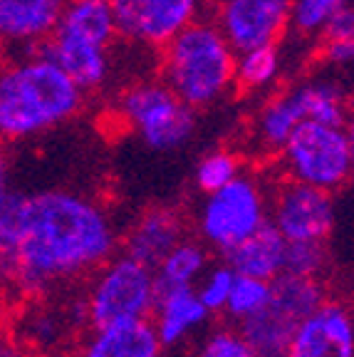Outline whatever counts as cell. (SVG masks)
I'll return each instance as SVG.
<instances>
[{
    "instance_id": "5b68a950",
    "label": "cell",
    "mask_w": 354,
    "mask_h": 357,
    "mask_svg": "<svg viewBox=\"0 0 354 357\" xmlns=\"http://www.w3.org/2000/svg\"><path fill=\"white\" fill-rule=\"evenodd\" d=\"M84 298V315L92 330L151 320L156 303L154 268L132 256H111L94 271Z\"/></svg>"
},
{
    "instance_id": "e575fe53",
    "label": "cell",
    "mask_w": 354,
    "mask_h": 357,
    "mask_svg": "<svg viewBox=\"0 0 354 357\" xmlns=\"http://www.w3.org/2000/svg\"><path fill=\"white\" fill-rule=\"evenodd\" d=\"M13 290V280H10V273H8V268L3 266V261H0V305L6 303L8 293Z\"/></svg>"
},
{
    "instance_id": "484cf974",
    "label": "cell",
    "mask_w": 354,
    "mask_h": 357,
    "mask_svg": "<svg viewBox=\"0 0 354 357\" xmlns=\"http://www.w3.org/2000/svg\"><path fill=\"white\" fill-rule=\"evenodd\" d=\"M240 174V159L228 149H213L203 156L196 167L194 181L196 189L201 194H210V191L221 189L223 184L233 181Z\"/></svg>"
},
{
    "instance_id": "836d02e7",
    "label": "cell",
    "mask_w": 354,
    "mask_h": 357,
    "mask_svg": "<svg viewBox=\"0 0 354 357\" xmlns=\"http://www.w3.org/2000/svg\"><path fill=\"white\" fill-rule=\"evenodd\" d=\"M10 164H8L6 149H3V142H0V201L6 199L8 191H10Z\"/></svg>"
},
{
    "instance_id": "6da1fadb",
    "label": "cell",
    "mask_w": 354,
    "mask_h": 357,
    "mask_svg": "<svg viewBox=\"0 0 354 357\" xmlns=\"http://www.w3.org/2000/svg\"><path fill=\"white\" fill-rule=\"evenodd\" d=\"M116 243L107 208L77 191H8L0 201V261L25 296H45L94 273L114 256Z\"/></svg>"
},
{
    "instance_id": "8fae6325",
    "label": "cell",
    "mask_w": 354,
    "mask_h": 357,
    "mask_svg": "<svg viewBox=\"0 0 354 357\" xmlns=\"http://www.w3.org/2000/svg\"><path fill=\"white\" fill-rule=\"evenodd\" d=\"M285 357H354L352 312L327 298L295 330Z\"/></svg>"
},
{
    "instance_id": "7c38bea8",
    "label": "cell",
    "mask_w": 354,
    "mask_h": 357,
    "mask_svg": "<svg viewBox=\"0 0 354 357\" xmlns=\"http://www.w3.org/2000/svg\"><path fill=\"white\" fill-rule=\"evenodd\" d=\"M40 50L50 57L62 73L70 75V79L82 92H94V89L105 87L111 75V55L109 47L105 45H94L52 30L50 38L45 40V47Z\"/></svg>"
},
{
    "instance_id": "9c48e42d",
    "label": "cell",
    "mask_w": 354,
    "mask_h": 357,
    "mask_svg": "<svg viewBox=\"0 0 354 357\" xmlns=\"http://www.w3.org/2000/svg\"><path fill=\"white\" fill-rule=\"evenodd\" d=\"M334 196L317 186L288 178L270 199L268 221L288 243L295 241H327L334 229Z\"/></svg>"
},
{
    "instance_id": "277c9868",
    "label": "cell",
    "mask_w": 354,
    "mask_h": 357,
    "mask_svg": "<svg viewBox=\"0 0 354 357\" xmlns=\"http://www.w3.org/2000/svg\"><path fill=\"white\" fill-rule=\"evenodd\" d=\"M327 301L320 278L280 273L270 283V298L258 312L240 320L238 333L255 357H285L295 330Z\"/></svg>"
},
{
    "instance_id": "cb8c5ba5",
    "label": "cell",
    "mask_w": 354,
    "mask_h": 357,
    "mask_svg": "<svg viewBox=\"0 0 354 357\" xmlns=\"http://www.w3.org/2000/svg\"><path fill=\"white\" fill-rule=\"evenodd\" d=\"M270 283L272 280H263V278H250V275H233V285L231 293H228L226 301V312L228 318L233 320H245L250 318L253 312H258L270 298Z\"/></svg>"
},
{
    "instance_id": "83f0119b",
    "label": "cell",
    "mask_w": 354,
    "mask_h": 357,
    "mask_svg": "<svg viewBox=\"0 0 354 357\" xmlns=\"http://www.w3.org/2000/svg\"><path fill=\"white\" fill-rule=\"evenodd\" d=\"M233 271L228 263H221V266H213V268H206L203 275L199 278L196 283V296L199 301L206 305V310L210 315H216V312H223L228 301V293H231V285H233Z\"/></svg>"
},
{
    "instance_id": "ac0fdd59",
    "label": "cell",
    "mask_w": 354,
    "mask_h": 357,
    "mask_svg": "<svg viewBox=\"0 0 354 357\" xmlns=\"http://www.w3.org/2000/svg\"><path fill=\"white\" fill-rule=\"evenodd\" d=\"M203 0H144L134 40L151 47H164L174 35L199 17Z\"/></svg>"
},
{
    "instance_id": "603a6c76",
    "label": "cell",
    "mask_w": 354,
    "mask_h": 357,
    "mask_svg": "<svg viewBox=\"0 0 354 357\" xmlns=\"http://www.w3.org/2000/svg\"><path fill=\"white\" fill-rule=\"evenodd\" d=\"M280 50L277 45L253 47V50L236 52V67H233V84H238L245 92H261L272 84L280 75Z\"/></svg>"
},
{
    "instance_id": "74e56055",
    "label": "cell",
    "mask_w": 354,
    "mask_h": 357,
    "mask_svg": "<svg viewBox=\"0 0 354 357\" xmlns=\"http://www.w3.org/2000/svg\"><path fill=\"white\" fill-rule=\"evenodd\" d=\"M0 67H3V60H0Z\"/></svg>"
},
{
    "instance_id": "7a4b0ae2",
    "label": "cell",
    "mask_w": 354,
    "mask_h": 357,
    "mask_svg": "<svg viewBox=\"0 0 354 357\" xmlns=\"http://www.w3.org/2000/svg\"><path fill=\"white\" fill-rule=\"evenodd\" d=\"M84 92L43 50L0 67V142H25L77 117Z\"/></svg>"
},
{
    "instance_id": "8992f818",
    "label": "cell",
    "mask_w": 354,
    "mask_h": 357,
    "mask_svg": "<svg viewBox=\"0 0 354 357\" xmlns=\"http://www.w3.org/2000/svg\"><path fill=\"white\" fill-rule=\"evenodd\" d=\"M288 178L334 194L352 176L354 142L349 127L302 122L280 149Z\"/></svg>"
},
{
    "instance_id": "8d00e7d4",
    "label": "cell",
    "mask_w": 354,
    "mask_h": 357,
    "mask_svg": "<svg viewBox=\"0 0 354 357\" xmlns=\"http://www.w3.org/2000/svg\"><path fill=\"white\" fill-rule=\"evenodd\" d=\"M203 3H208V6H218L221 0H203Z\"/></svg>"
},
{
    "instance_id": "ba28073f",
    "label": "cell",
    "mask_w": 354,
    "mask_h": 357,
    "mask_svg": "<svg viewBox=\"0 0 354 357\" xmlns=\"http://www.w3.org/2000/svg\"><path fill=\"white\" fill-rule=\"evenodd\" d=\"M119 114L151 151H176L196 132V109L183 105L161 79H144L119 97Z\"/></svg>"
},
{
    "instance_id": "ffe728a7",
    "label": "cell",
    "mask_w": 354,
    "mask_h": 357,
    "mask_svg": "<svg viewBox=\"0 0 354 357\" xmlns=\"http://www.w3.org/2000/svg\"><path fill=\"white\" fill-rule=\"evenodd\" d=\"M305 122L302 105H300L298 89H288L280 92L277 97H272L255 117V144L266 151H277L285 146V142L290 139V134Z\"/></svg>"
},
{
    "instance_id": "3957f363",
    "label": "cell",
    "mask_w": 354,
    "mask_h": 357,
    "mask_svg": "<svg viewBox=\"0 0 354 357\" xmlns=\"http://www.w3.org/2000/svg\"><path fill=\"white\" fill-rule=\"evenodd\" d=\"M236 52L213 20L196 17L164 45L161 82L191 109L213 107L231 92Z\"/></svg>"
},
{
    "instance_id": "2e32d148",
    "label": "cell",
    "mask_w": 354,
    "mask_h": 357,
    "mask_svg": "<svg viewBox=\"0 0 354 357\" xmlns=\"http://www.w3.org/2000/svg\"><path fill=\"white\" fill-rule=\"evenodd\" d=\"M285 248H288V241L282 238L275 226L268 221L258 231H253L248 238L233 245L231 251L223 253V258L233 273L275 280L285 266Z\"/></svg>"
},
{
    "instance_id": "4fadbf2b",
    "label": "cell",
    "mask_w": 354,
    "mask_h": 357,
    "mask_svg": "<svg viewBox=\"0 0 354 357\" xmlns=\"http://www.w3.org/2000/svg\"><path fill=\"white\" fill-rule=\"evenodd\" d=\"M186 238L183 218L169 206L146 208L124 236V253L154 268L178 241Z\"/></svg>"
},
{
    "instance_id": "e0dca14e",
    "label": "cell",
    "mask_w": 354,
    "mask_h": 357,
    "mask_svg": "<svg viewBox=\"0 0 354 357\" xmlns=\"http://www.w3.org/2000/svg\"><path fill=\"white\" fill-rule=\"evenodd\" d=\"M161 352L151 320H137L92 330L79 357H161Z\"/></svg>"
},
{
    "instance_id": "4316f807",
    "label": "cell",
    "mask_w": 354,
    "mask_h": 357,
    "mask_svg": "<svg viewBox=\"0 0 354 357\" xmlns=\"http://www.w3.org/2000/svg\"><path fill=\"white\" fill-rule=\"evenodd\" d=\"M330 263L325 241H295L285 248V266L282 273L300 275V278H320Z\"/></svg>"
},
{
    "instance_id": "44dd1931",
    "label": "cell",
    "mask_w": 354,
    "mask_h": 357,
    "mask_svg": "<svg viewBox=\"0 0 354 357\" xmlns=\"http://www.w3.org/2000/svg\"><path fill=\"white\" fill-rule=\"evenodd\" d=\"M206 268H208V248L199 241H178L154 266L156 296L167 293V290L196 288Z\"/></svg>"
},
{
    "instance_id": "5bb4252c",
    "label": "cell",
    "mask_w": 354,
    "mask_h": 357,
    "mask_svg": "<svg viewBox=\"0 0 354 357\" xmlns=\"http://www.w3.org/2000/svg\"><path fill=\"white\" fill-rule=\"evenodd\" d=\"M151 318L161 347H176L208 325L210 312L199 301L194 288H178L156 296Z\"/></svg>"
},
{
    "instance_id": "d4e9b609",
    "label": "cell",
    "mask_w": 354,
    "mask_h": 357,
    "mask_svg": "<svg viewBox=\"0 0 354 357\" xmlns=\"http://www.w3.org/2000/svg\"><path fill=\"white\" fill-rule=\"evenodd\" d=\"M347 6H352L349 0H290V28L305 38H317L330 17Z\"/></svg>"
},
{
    "instance_id": "d590c367",
    "label": "cell",
    "mask_w": 354,
    "mask_h": 357,
    "mask_svg": "<svg viewBox=\"0 0 354 357\" xmlns=\"http://www.w3.org/2000/svg\"><path fill=\"white\" fill-rule=\"evenodd\" d=\"M33 357H62V355H55V352H38V355Z\"/></svg>"
},
{
    "instance_id": "f546056e",
    "label": "cell",
    "mask_w": 354,
    "mask_h": 357,
    "mask_svg": "<svg viewBox=\"0 0 354 357\" xmlns=\"http://www.w3.org/2000/svg\"><path fill=\"white\" fill-rule=\"evenodd\" d=\"M196 357H255L238 330L218 328L203 337L196 350Z\"/></svg>"
},
{
    "instance_id": "1f68e13d",
    "label": "cell",
    "mask_w": 354,
    "mask_h": 357,
    "mask_svg": "<svg viewBox=\"0 0 354 357\" xmlns=\"http://www.w3.org/2000/svg\"><path fill=\"white\" fill-rule=\"evenodd\" d=\"M354 57V40H325V60L334 67H347Z\"/></svg>"
},
{
    "instance_id": "52a82bcc",
    "label": "cell",
    "mask_w": 354,
    "mask_h": 357,
    "mask_svg": "<svg viewBox=\"0 0 354 357\" xmlns=\"http://www.w3.org/2000/svg\"><path fill=\"white\" fill-rule=\"evenodd\" d=\"M203 196L196 226L206 248L226 253L268 223L270 196L255 176L238 174L221 189Z\"/></svg>"
},
{
    "instance_id": "30bf717a",
    "label": "cell",
    "mask_w": 354,
    "mask_h": 357,
    "mask_svg": "<svg viewBox=\"0 0 354 357\" xmlns=\"http://www.w3.org/2000/svg\"><path fill=\"white\" fill-rule=\"evenodd\" d=\"M216 25L233 52L277 45L290 28V0H221Z\"/></svg>"
},
{
    "instance_id": "d6a6232c",
    "label": "cell",
    "mask_w": 354,
    "mask_h": 357,
    "mask_svg": "<svg viewBox=\"0 0 354 357\" xmlns=\"http://www.w3.org/2000/svg\"><path fill=\"white\" fill-rule=\"evenodd\" d=\"M0 357H25L20 342H15L10 335L6 333V328L0 325Z\"/></svg>"
},
{
    "instance_id": "d6986e66",
    "label": "cell",
    "mask_w": 354,
    "mask_h": 357,
    "mask_svg": "<svg viewBox=\"0 0 354 357\" xmlns=\"http://www.w3.org/2000/svg\"><path fill=\"white\" fill-rule=\"evenodd\" d=\"M55 30L87 40V43L111 47L116 38V22L111 15L109 0H65Z\"/></svg>"
},
{
    "instance_id": "4dcf8cb0",
    "label": "cell",
    "mask_w": 354,
    "mask_h": 357,
    "mask_svg": "<svg viewBox=\"0 0 354 357\" xmlns=\"http://www.w3.org/2000/svg\"><path fill=\"white\" fill-rule=\"evenodd\" d=\"M322 43L325 40H354V13H352V6L342 8L339 13H334L330 17L325 28L320 33Z\"/></svg>"
},
{
    "instance_id": "9a60e30c",
    "label": "cell",
    "mask_w": 354,
    "mask_h": 357,
    "mask_svg": "<svg viewBox=\"0 0 354 357\" xmlns=\"http://www.w3.org/2000/svg\"><path fill=\"white\" fill-rule=\"evenodd\" d=\"M65 0H0V45H38L55 30Z\"/></svg>"
},
{
    "instance_id": "7402d4cb",
    "label": "cell",
    "mask_w": 354,
    "mask_h": 357,
    "mask_svg": "<svg viewBox=\"0 0 354 357\" xmlns=\"http://www.w3.org/2000/svg\"><path fill=\"white\" fill-rule=\"evenodd\" d=\"M298 97L302 105L305 122H322V124H339L347 127L349 119V102L344 95V87L337 79L317 77L310 82L298 84Z\"/></svg>"
},
{
    "instance_id": "f1b7e54d",
    "label": "cell",
    "mask_w": 354,
    "mask_h": 357,
    "mask_svg": "<svg viewBox=\"0 0 354 357\" xmlns=\"http://www.w3.org/2000/svg\"><path fill=\"white\" fill-rule=\"evenodd\" d=\"M67 323H77L75 318H65L60 312L38 310L28 318V340L33 345L43 347V352H50V347L60 340L67 330Z\"/></svg>"
}]
</instances>
